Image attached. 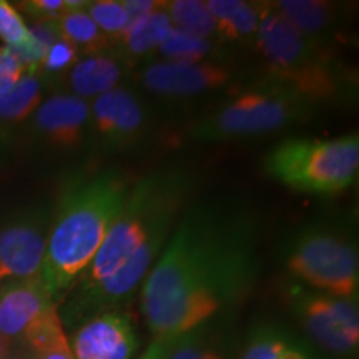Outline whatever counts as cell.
<instances>
[{
    "label": "cell",
    "instance_id": "obj_1",
    "mask_svg": "<svg viewBox=\"0 0 359 359\" xmlns=\"http://www.w3.org/2000/svg\"><path fill=\"white\" fill-rule=\"evenodd\" d=\"M257 223L218 205L191 206L175 224L142 288L156 338L191 333L250 286L258 268Z\"/></svg>",
    "mask_w": 359,
    "mask_h": 359
},
{
    "label": "cell",
    "instance_id": "obj_2",
    "mask_svg": "<svg viewBox=\"0 0 359 359\" xmlns=\"http://www.w3.org/2000/svg\"><path fill=\"white\" fill-rule=\"evenodd\" d=\"M133 183L116 170L79 180L62 195L48 226L40 280L53 302L74 288L100 250Z\"/></svg>",
    "mask_w": 359,
    "mask_h": 359
},
{
    "label": "cell",
    "instance_id": "obj_3",
    "mask_svg": "<svg viewBox=\"0 0 359 359\" xmlns=\"http://www.w3.org/2000/svg\"><path fill=\"white\" fill-rule=\"evenodd\" d=\"M191 187V177L180 168L160 170L133 183L105 241L75 286L88 288L111 276L151 236L172 231Z\"/></svg>",
    "mask_w": 359,
    "mask_h": 359
},
{
    "label": "cell",
    "instance_id": "obj_4",
    "mask_svg": "<svg viewBox=\"0 0 359 359\" xmlns=\"http://www.w3.org/2000/svg\"><path fill=\"white\" fill-rule=\"evenodd\" d=\"M255 42L266 77L288 85L309 100H338L351 85L333 48L294 30L271 2L262 6Z\"/></svg>",
    "mask_w": 359,
    "mask_h": 359
},
{
    "label": "cell",
    "instance_id": "obj_5",
    "mask_svg": "<svg viewBox=\"0 0 359 359\" xmlns=\"http://www.w3.org/2000/svg\"><path fill=\"white\" fill-rule=\"evenodd\" d=\"M318 107L320 103L288 85L266 77L200 120L193 127V137L200 142H226L276 132L311 118Z\"/></svg>",
    "mask_w": 359,
    "mask_h": 359
},
{
    "label": "cell",
    "instance_id": "obj_6",
    "mask_svg": "<svg viewBox=\"0 0 359 359\" xmlns=\"http://www.w3.org/2000/svg\"><path fill=\"white\" fill-rule=\"evenodd\" d=\"M266 170L294 191L333 195L356 182L359 170L358 135L318 140L293 138L269 151Z\"/></svg>",
    "mask_w": 359,
    "mask_h": 359
},
{
    "label": "cell",
    "instance_id": "obj_7",
    "mask_svg": "<svg viewBox=\"0 0 359 359\" xmlns=\"http://www.w3.org/2000/svg\"><path fill=\"white\" fill-rule=\"evenodd\" d=\"M291 275L343 299H356L359 286L358 248L339 233L309 230L298 236L286 257Z\"/></svg>",
    "mask_w": 359,
    "mask_h": 359
},
{
    "label": "cell",
    "instance_id": "obj_8",
    "mask_svg": "<svg viewBox=\"0 0 359 359\" xmlns=\"http://www.w3.org/2000/svg\"><path fill=\"white\" fill-rule=\"evenodd\" d=\"M296 311L309 336L334 354L354 353L359 344V313L356 299L311 294L298 290Z\"/></svg>",
    "mask_w": 359,
    "mask_h": 359
},
{
    "label": "cell",
    "instance_id": "obj_9",
    "mask_svg": "<svg viewBox=\"0 0 359 359\" xmlns=\"http://www.w3.org/2000/svg\"><path fill=\"white\" fill-rule=\"evenodd\" d=\"M48 226L45 215H29L0 228V285L40 276Z\"/></svg>",
    "mask_w": 359,
    "mask_h": 359
},
{
    "label": "cell",
    "instance_id": "obj_10",
    "mask_svg": "<svg viewBox=\"0 0 359 359\" xmlns=\"http://www.w3.org/2000/svg\"><path fill=\"white\" fill-rule=\"evenodd\" d=\"M233 77L230 67L203 60L195 64L154 62L143 70L142 82L148 92L161 97H193L222 88Z\"/></svg>",
    "mask_w": 359,
    "mask_h": 359
},
{
    "label": "cell",
    "instance_id": "obj_11",
    "mask_svg": "<svg viewBox=\"0 0 359 359\" xmlns=\"http://www.w3.org/2000/svg\"><path fill=\"white\" fill-rule=\"evenodd\" d=\"M75 359H133L138 349L135 326L127 314H97L77 327L69 339Z\"/></svg>",
    "mask_w": 359,
    "mask_h": 359
},
{
    "label": "cell",
    "instance_id": "obj_12",
    "mask_svg": "<svg viewBox=\"0 0 359 359\" xmlns=\"http://www.w3.org/2000/svg\"><path fill=\"white\" fill-rule=\"evenodd\" d=\"M57 304L42 280L8 281L0 285V331L11 343H20L27 331Z\"/></svg>",
    "mask_w": 359,
    "mask_h": 359
},
{
    "label": "cell",
    "instance_id": "obj_13",
    "mask_svg": "<svg viewBox=\"0 0 359 359\" xmlns=\"http://www.w3.org/2000/svg\"><path fill=\"white\" fill-rule=\"evenodd\" d=\"M88 109L87 100L72 93L48 97L32 115L35 133L48 147L74 150L82 143L88 127Z\"/></svg>",
    "mask_w": 359,
    "mask_h": 359
},
{
    "label": "cell",
    "instance_id": "obj_14",
    "mask_svg": "<svg viewBox=\"0 0 359 359\" xmlns=\"http://www.w3.org/2000/svg\"><path fill=\"white\" fill-rule=\"evenodd\" d=\"M127 74V62L114 52L83 55L67 72V82L72 95L87 100L120 87Z\"/></svg>",
    "mask_w": 359,
    "mask_h": 359
},
{
    "label": "cell",
    "instance_id": "obj_15",
    "mask_svg": "<svg viewBox=\"0 0 359 359\" xmlns=\"http://www.w3.org/2000/svg\"><path fill=\"white\" fill-rule=\"evenodd\" d=\"M271 6L294 30L321 42L339 22V7L323 0H278Z\"/></svg>",
    "mask_w": 359,
    "mask_h": 359
},
{
    "label": "cell",
    "instance_id": "obj_16",
    "mask_svg": "<svg viewBox=\"0 0 359 359\" xmlns=\"http://www.w3.org/2000/svg\"><path fill=\"white\" fill-rule=\"evenodd\" d=\"M172 27L173 24L167 12V2H161L160 7L148 13L147 17L128 24L122 39L118 40L120 47H122L120 57L128 62L156 50L172 30Z\"/></svg>",
    "mask_w": 359,
    "mask_h": 359
},
{
    "label": "cell",
    "instance_id": "obj_17",
    "mask_svg": "<svg viewBox=\"0 0 359 359\" xmlns=\"http://www.w3.org/2000/svg\"><path fill=\"white\" fill-rule=\"evenodd\" d=\"M262 4L243 0H208L206 7L212 13L217 34L230 40L255 39L262 15Z\"/></svg>",
    "mask_w": 359,
    "mask_h": 359
},
{
    "label": "cell",
    "instance_id": "obj_18",
    "mask_svg": "<svg viewBox=\"0 0 359 359\" xmlns=\"http://www.w3.org/2000/svg\"><path fill=\"white\" fill-rule=\"evenodd\" d=\"M43 102V79L39 72H25L11 92L0 97V132L24 123Z\"/></svg>",
    "mask_w": 359,
    "mask_h": 359
},
{
    "label": "cell",
    "instance_id": "obj_19",
    "mask_svg": "<svg viewBox=\"0 0 359 359\" xmlns=\"http://www.w3.org/2000/svg\"><path fill=\"white\" fill-rule=\"evenodd\" d=\"M85 8L65 12L55 22L58 37L74 45L79 53H83V55L110 52L111 42L102 34L95 22L90 19Z\"/></svg>",
    "mask_w": 359,
    "mask_h": 359
},
{
    "label": "cell",
    "instance_id": "obj_20",
    "mask_svg": "<svg viewBox=\"0 0 359 359\" xmlns=\"http://www.w3.org/2000/svg\"><path fill=\"white\" fill-rule=\"evenodd\" d=\"M167 12L175 29L210 40L217 34V25L210 13L206 2L201 0H173L167 2Z\"/></svg>",
    "mask_w": 359,
    "mask_h": 359
},
{
    "label": "cell",
    "instance_id": "obj_21",
    "mask_svg": "<svg viewBox=\"0 0 359 359\" xmlns=\"http://www.w3.org/2000/svg\"><path fill=\"white\" fill-rule=\"evenodd\" d=\"M145 109L137 97L130 95L116 115L114 128H111L109 140L105 142L110 150H125L133 143L140 140L143 128H145Z\"/></svg>",
    "mask_w": 359,
    "mask_h": 359
},
{
    "label": "cell",
    "instance_id": "obj_22",
    "mask_svg": "<svg viewBox=\"0 0 359 359\" xmlns=\"http://www.w3.org/2000/svg\"><path fill=\"white\" fill-rule=\"evenodd\" d=\"M156 50L165 58V62L195 64V62L206 60V57L213 50V43L210 40L195 37V35L172 27V30Z\"/></svg>",
    "mask_w": 359,
    "mask_h": 359
},
{
    "label": "cell",
    "instance_id": "obj_23",
    "mask_svg": "<svg viewBox=\"0 0 359 359\" xmlns=\"http://www.w3.org/2000/svg\"><path fill=\"white\" fill-rule=\"evenodd\" d=\"M130 95H132L130 90L116 87L93 98L92 107L88 109V125L102 145L109 140L116 115Z\"/></svg>",
    "mask_w": 359,
    "mask_h": 359
},
{
    "label": "cell",
    "instance_id": "obj_24",
    "mask_svg": "<svg viewBox=\"0 0 359 359\" xmlns=\"http://www.w3.org/2000/svg\"><path fill=\"white\" fill-rule=\"evenodd\" d=\"M85 11L110 42L118 43L130 22L123 2H120V0H97V2H88Z\"/></svg>",
    "mask_w": 359,
    "mask_h": 359
},
{
    "label": "cell",
    "instance_id": "obj_25",
    "mask_svg": "<svg viewBox=\"0 0 359 359\" xmlns=\"http://www.w3.org/2000/svg\"><path fill=\"white\" fill-rule=\"evenodd\" d=\"M0 39L6 47L13 50L25 47L30 42L29 27L17 7H13L7 0H0Z\"/></svg>",
    "mask_w": 359,
    "mask_h": 359
},
{
    "label": "cell",
    "instance_id": "obj_26",
    "mask_svg": "<svg viewBox=\"0 0 359 359\" xmlns=\"http://www.w3.org/2000/svg\"><path fill=\"white\" fill-rule=\"evenodd\" d=\"M80 53L74 45L67 40L58 37L50 47L47 48L45 55L39 65L40 77H52V75H64L74 67L75 62L79 60Z\"/></svg>",
    "mask_w": 359,
    "mask_h": 359
},
{
    "label": "cell",
    "instance_id": "obj_27",
    "mask_svg": "<svg viewBox=\"0 0 359 359\" xmlns=\"http://www.w3.org/2000/svg\"><path fill=\"white\" fill-rule=\"evenodd\" d=\"M25 67L11 47H0V97L15 87L25 74Z\"/></svg>",
    "mask_w": 359,
    "mask_h": 359
},
{
    "label": "cell",
    "instance_id": "obj_28",
    "mask_svg": "<svg viewBox=\"0 0 359 359\" xmlns=\"http://www.w3.org/2000/svg\"><path fill=\"white\" fill-rule=\"evenodd\" d=\"M20 11H24L30 20L37 22H57L67 8V0H29L19 4Z\"/></svg>",
    "mask_w": 359,
    "mask_h": 359
},
{
    "label": "cell",
    "instance_id": "obj_29",
    "mask_svg": "<svg viewBox=\"0 0 359 359\" xmlns=\"http://www.w3.org/2000/svg\"><path fill=\"white\" fill-rule=\"evenodd\" d=\"M288 349V343L281 338L271 334L259 336V338L251 341L241 359H280Z\"/></svg>",
    "mask_w": 359,
    "mask_h": 359
},
{
    "label": "cell",
    "instance_id": "obj_30",
    "mask_svg": "<svg viewBox=\"0 0 359 359\" xmlns=\"http://www.w3.org/2000/svg\"><path fill=\"white\" fill-rule=\"evenodd\" d=\"M167 359H223L222 354L212 348L201 346L193 339H185V334L180 336L173 344Z\"/></svg>",
    "mask_w": 359,
    "mask_h": 359
},
{
    "label": "cell",
    "instance_id": "obj_31",
    "mask_svg": "<svg viewBox=\"0 0 359 359\" xmlns=\"http://www.w3.org/2000/svg\"><path fill=\"white\" fill-rule=\"evenodd\" d=\"M161 2H155V0H123V6L127 8L128 13V24L137 22L147 17L148 13H151L155 8L160 7Z\"/></svg>",
    "mask_w": 359,
    "mask_h": 359
},
{
    "label": "cell",
    "instance_id": "obj_32",
    "mask_svg": "<svg viewBox=\"0 0 359 359\" xmlns=\"http://www.w3.org/2000/svg\"><path fill=\"white\" fill-rule=\"evenodd\" d=\"M178 338H156L154 343L145 349L140 359H167L173 344L177 343Z\"/></svg>",
    "mask_w": 359,
    "mask_h": 359
},
{
    "label": "cell",
    "instance_id": "obj_33",
    "mask_svg": "<svg viewBox=\"0 0 359 359\" xmlns=\"http://www.w3.org/2000/svg\"><path fill=\"white\" fill-rule=\"evenodd\" d=\"M35 359H75L74 353H72L69 338L58 341L52 348L45 349V351L34 354Z\"/></svg>",
    "mask_w": 359,
    "mask_h": 359
},
{
    "label": "cell",
    "instance_id": "obj_34",
    "mask_svg": "<svg viewBox=\"0 0 359 359\" xmlns=\"http://www.w3.org/2000/svg\"><path fill=\"white\" fill-rule=\"evenodd\" d=\"M2 359H35V356L24 343H13Z\"/></svg>",
    "mask_w": 359,
    "mask_h": 359
},
{
    "label": "cell",
    "instance_id": "obj_35",
    "mask_svg": "<svg viewBox=\"0 0 359 359\" xmlns=\"http://www.w3.org/2000/svg\"><path fill=\"white\" fill-rule=\"evenodd\" d=\"M11 346H12L11 341H8L6 338V334H4L2 331H0V359L6 356V354L8 353V349H11Z\"/></svg>",
    "mask_w": 359,
    "mask_h": 359
},
{
    "label": "cell",
    "instance_id": "obj_36",
    "mask_svg": "<svg viewBox=\"0 0 359 359\" xmlns=\"http://www.w3.org/2000/svg\"><path fill=\"white\" fill-rule=\"evenodd\" d=\"M280 359H306V356H304L303 353H299V351H296V349L290 348L288 351L283 354Z\"/></svg>",
    "mask_w": 359,
    "mask_h": 359
}]
</instances>
